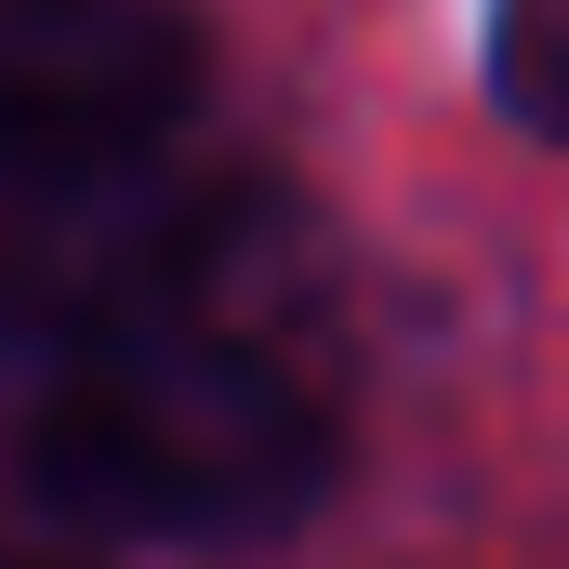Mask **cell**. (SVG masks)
Listing matches in <instances>:
<instances>
[{"mask_svg":"<svg viewBox=\"0 0 569 569\" xmlns=\"http://www.w3.org/2000/svg\"><path fill=\"white\" fill-rule=\"evenodd\" d=\"M490 107L569 146V0H490Z\"/></svg>","mask_w":569,"mask_h":569,"instance_id":"obj_3","label":"cell"},{"mask_svg":"<svg viewBox=\"0 0 569 569\" xmlns=\"http://www.w3.org/2000/svg\"><path fill=\"white\" fill-rule=\"evenodd\" d=\"M331 398L226 291L146 305L27 371V490L107 543H252L331 490Z\"/></svg>","mask_w":569,"mask_h":569,"instance_id":"obj_1","label":"cell"},{"mask_svg":"<svg viewBox=\"0 0 569 569\" xmlns=\"http://www.w3.org/2000/svg\"><path fill=\"white\" fill-rule=\"evenodd\" d=\"M199 107L212 40L186 0H0V212L186 172Z\"/></svg>","mask_w":569,"mask_h":569,"instance_id":"obj_2","label":"cell"}]
</instances>
